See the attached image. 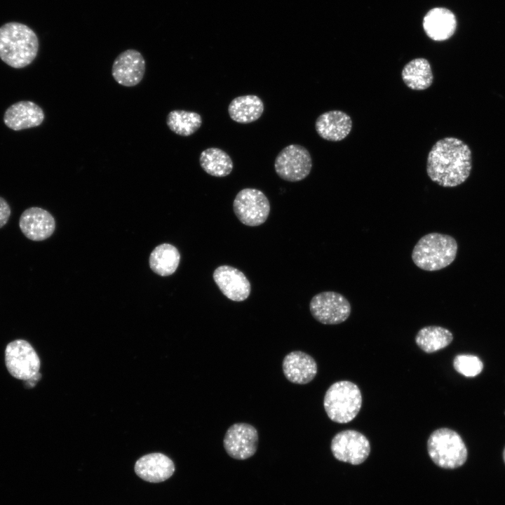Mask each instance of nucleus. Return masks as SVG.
<instances>
[{
    "label": "nucleus",
    "instance_id": "1",
    "mask_svg": "<svg viewBox=\"0 0 505 505\" xmlns=\"http://www.w3.org/2000/svg\"><path fill=\"white\" fill-rule=\"evenodd\" d=\"M472 168V154L462 140L447 137L438 140L429 152L426 173L431 181L443 187L464 183Z\"/></svg>",
    "mask_w": 505,
    "mask_h": 505
},
{
    "label": "nucleus",
    "instance_id": "2",
    "mask_svg": "<svg viewBox=\"0 0 505 505\" xmlns=\"http://www.w3.org/2000/svg\"><path fill=\"white\" fill-rule=\"evenodd\" d=\"M39 40L27 25L11 22L0 27V58L13 68H22L36 58Z\"/></svg>",
    "mask_w": 505,
    "mask_h": 505
},
{
    "label": "nucleus",
    "instance_id": "3",
    "mask_svg": "<svg viewBox=\"0 0 505 505\" xmlns=\"http://www.w3.org/2000/svg\"><path fill=\"white\" fill-rule=\"evenodd\" d=\"M457 243L451 236L437 232L423 236L415 245L412 260L419 269L434 271L449 266L455 259Z\"/></svg>",
    "mask_w": 505,
    "mask_h": 505
},
{
    "label": "nucleus",
    "instance_id": "4",
    "mask_svg": "<svg viewBox=\"0 0 505 505\" xmlns=\"http://www.w3.org/2000/svg\"><path fill=\"white\" fill-rule=\"evenodd\" d=\"M323 406L328 417L332 422L348 423L356 417L361 408V390L352 382H336L326 391Z\"/></svg>",
    "mask_w": 505,
    "mask_h": 505
},
{
    "label": "nucleus",
    "instance_id": "5",
    "mask_svg": "<svg viewBox=\"0 0 505 505\" xmlns=\"http://www.w3.org/2000/svg\"><path fill=\"white\" fill-rule=\"evenodd\" d=\"M427 450L434 464L445 469L462 466L468 456L466 446L460 435L449 428H440L431 433L427 440Z\"/></svg>",
    "mask_w": 505,
    "mask_h": 505
},
{
    "label": "nucleus",
    "instance_id": "6",
    "mask_svg": "<svg viewBox=\"0 0 505 505\" xmlns=\"http://www.w3.org/2000/svg\"><path fill=\"white\" fill-rule=\"evenodd\" d=\"M5 363L12 377L28 382L31 386L41 377L39 357L30 343L25 339H15L6 345Z\"/></svg>",
    "mask_w": 505,
    "mask_h": 505
},
{
    "label": "nucleus",
    "instance_id": "7",
    "mask_svg": "<svg viewBox=\"0 0 505 505\" xmlns=\"http://www.w3.org/2000/svg\"><path fill=\"white\" fill-rule=\"evenodd\" d=\"M274 168L279 177L285 181H301L309 175L312 168V159L304 147L290 144L276 156Z\"/></svg>",
    "mask_w": 505,
    "mask_h": 505
},
{
    "label": "nucleus",
    "instance_id": "8",
    "mask_svg": "<svg viewBox=\"0 0 505 505\" xmlns=\"http://www.w3.org/2000/svg\"><path fill=\"white\" fill-rule=\"evenodd\" d=\"M233 209L236 216L243 224L257 227L262 224L268 218L270 203L262 191L245 188L236 194Z\"/></svg>",
    "mask_w": 505,
    "mask_h": 505
},
{
    "label": "nucleus",
    "instance_id": "9",
    "mask_svg": "<svg viewBox=\"0 0 505 505\" xmlns=\"http://www.w3.org/2000/svg\"><path fill=\"white\" fill-rule=\"evenodd\" d=\"M312 316L325 325H337L350 316L351 307L348 299L335 291H324L315 295L310 301Z\"/></svg>",
    "mask_w": 505,
    "mask_h": 505
},
{
    "label": "nucleus",
    "instance_id": "10",
    "mask_svg": "<svg viewBox=\"0 0 505 505\" xmlns=\"http://www.w3.org/2000/svg\"><path fill=\"white\" fill-rule=\"evenodd\" d=\"M330 448L339 461L358 465L364 462L370 452V444L363 433L355 430H344L332 439Z\"/></svg>",
    "mask_w": 505,
    "mask_h": 505
},
{
    "label": "nucleus",
    "instance_id": "11",
    "mask_svg": "<svg viewBox=\"0 0 505 505\" xmlns=\"http://www.w3.org/2000/svg\"><path fill=\"white\" fill-rule=\"evenodd\" d=\"M258 440V433L253 426L248 423H236L227 430L223 445L229 456L244 460L254 455Z\"/></svg>",
    "mask_w": 505,
    "mask_h": 505
},
{
    "label": "nucleus",
    "instance_id": "12",
    "mask_svg": "<svg viewBox=\"0 0 505 505\" xmlns=\"http://www.w3.org/2000/svg\"><path fill=\"white\" fill-rule=\"evenodd\" d=\"M145 69L146 64L142 55L137 50L128 49L115 58L112 75L119 84L132 87L142 81Z\"/></svg>",
    "mask_w": 505,
    "mask_h": 505
},
{
    "label": "nucleus",
    "instance_id": "13",
    "mask_svg": "<svg viewBox=\"0 0 505 505\" xmlns=\"http://www.w3.org/2000/svg\"><path fill=\"white\" fill-rule=\"evenodd\" d=\"M213 278L222 293L232 301H244L250 294L251 285L248 279L234 267L222 265L217 267Z\"/></svg>",
    "mask_w": 505,
    "mask_h": 505
},
{
    "label": "nucleus",
    "instance_id": "14",
    "mask_svg": "<svg viewBox=\"0 0 505 505\" xmlns=\"http://www.w3.org/2000/svg\"><path fill=\"white\" fill-rule=\"evenodd\" d=\"M19 227L28 239L41 241L53 234L55 222L48 211L39 207H31L21 214Z\"/></svg>",
    "mask_w": 505,
    "mask_h": 505
},
{
    "label": "nucleus",
    "instance_id": "15",
    "mask_svg": "<svg viewBox=\"0 0 505 505\" xmlns=\"http://www.w3.org/2000/svg\"><path fill=\"white\" fill-rule=\"evenodd\" d=\"M134 470L141 479L149 483H161L170 478L175 467L173 460L164 454L154 452L137 460Z\"/></svg>",
    "mask_w": 505,
    "mask_h": 505
},
{
    "label": "nucleus",
    "instance_id": "16",
    "mask_svg": "<svg viewBox=\"0 0 505 505\" xmlns=\"http://www.w3.org/2000/svg\"><path fill=\"white\" fill-rule=\"evenodd\" d=\"M282 368L286 379L297 384H306L311 382L318 370L314 358L301 351L288 354L283 360Z\"/></svg>",
    "mask_w": 505,
    "mask_h": 505
},
{
    "label": "nucleus",
    "instance_id": "17",
    "mask_svg": "<svg viewBox=\"0 0 505 505\" xmlns=\"http://www.w3.org/2000/svg\"><path fill=\"white\" fill-rule=\"evenodd\" d=\"M45 115L43 109L32 101H20L11 105L5 112L4 121L13 130H20L40 126Z\"/></svg>",
    "mask_w": 505,
    "mask_h": 505
},
{
    "label": "nucleus",
    "instance_id": "18",
    "mask_svg": "<svg viewBox=\"0 0 505 505\" xmlns=\"http://www.w3.org/2000/svg\"><path fill=\"white\" fill-rule=\"evenodd\" d=\"M352 128L349 115L340 110H331L321 114L316 120L315 129L323 139L338 142L346 138Z\"/></svg>",
    "mask_w": 505,
    "mask_h": 505
},
{
    "label": "nucleus",
    "instance_id": "19",
    "mask_svg": "<svg viewBox=\"0 0 505 505\" xmlns=\"http://www.w3.org/2000/svg\"><path fill=\"white\" fill-rule=\"evenodd\" d=\"M422 26L428 37L436 41H443L454 34L457 19L450 10L444 7H435L424 15Z\"/></svg>",
    "mask_w": 505,
    "mask_h": 505
},
{
    "label": "nucleus",
    "instance_id": "20",
    "mask_svg": "<svg viewBox=\"0 0 505 505\" xmlns=\"http://www.w3.org/2000/svg\"><path fill=\"white\" fill-rule=\"evenodd\" d=\"M264 103L255 95H241L233 99L229 105L230 118L240 123H250L259 119L264 112Z\"/></svg>",
    "mask_w": 505,
    "mask_h": 505
},
{
    "label": "nucleus",
    "instance_id": "21",
    "mask_svg": "<svg viewBox=\"0 0 505 505\" xmlns=\"http://www.w3.org/2000/svg\"><path fill=\"white\" fill-rule=\"evenodd\" d=\"M401 77L408 88L415 90L428 88L433 81L431 65L424 58H415L408 62L402 69Z\"/></svg>",
    "mask_w": 505,
    "mask_h": 505
},
{
    "label": "nucleus",
    "instance_id": "22",
    "mask_svg": "<svg viewBox=\"0 0 505 505\" xmlns=\"http://www.w3.org/2000/svg\"><path fill=\"white\" fill-rule=\"evenodd\" d=\"M199 163L206 173L217 177L229 175L234 167L230 156L217 147H210L202 151L199 156Z\"/></svg>",
    "mask_w": 505,
    "mask_h": 505
},
{
    "label": "nucleus",
    "instance_id": "23",
    "mask_svg": "<svg viewBox=\"0 0 505 505\" xmlns=\"http://www.w3.org/2000/svg\"><path fill=\"white\" fill-rule=\"evenodd\" d=\"M180 254L173 245L163 243L156 246L149 256V267L157 274L166 276L173 274L178 267Z\"/></svg>",
    "mask_w": 505,
    "mask_h": 505
},
{
    "label": "nucleus",
    "instance_id": "24",
    "mask_svg": "<svg viewBox=\"0 0 505 505\" xmlns=\"http://www.w3.org/2000/svg\"><path fill=\"white\" fill-rule=\"evenodd\" d=\"M453 340L452 333L447 329L436 325L421 328L415 337L417 345L423 351L431 354L447 346Z\"/></svg>",
    "mask_w": 505,
    "mask_h": 505
},
{
    "label": "nucleus",
    "instance_id": "25",
    "mask_svg": "<svg viewBox=\"0 0 505 505\" xmlns=\"http://www.w3.org/2000/svg\"><path fill=\"white\" fill-rule=\"evenodd\" d=\"M166 124L175 134L187 137L200 128L202 125V118L195 112L175 109L168 114Z\"/></svg>",
    "mask_w": 505,
    "mask_h": 505
},
{
    "label": "nucleus",
    "instance_id": "26",
    "mask_svg": "<svg viewBox=\"0 0 505 505\" xmlns=\"http://www.w3.org/2000/svg\"><path fill=\"white\" fill-rule=\"evenodd\" d=\"M453 367L459 374L466 377H474L482 372L483 363L477 356L459 354L454 357Z\"/></svg>",
    "mask_w": 505,
    "mask_h": 505
},
{
    "label": "nucleus",
    "instance_id": "27",
    "mask_svg": "<svg viewBox=\"0 0 505 505\" xmlns=\"http://www.w3.org/2000/svg\"><path fill=\"white\" fill-rule=\"evenodd\" d=\"M11 210L8 202L0 196V229L8 221Z\"/></svg>",
    "mask_w": 505,
    "mask_h": 505
},
{
    "label": "nucleus",
    "instance_id": "28",
    "mask_svg": "<svg viewBox=\"0 0 505 505\" xmlns=\"http://www.w3.org/2000/svg\"><path fill=\"white\" fill-rule=\"evenodd\" d=\"M503 459H504V463H505V447H504V451H503Z\"/></svg>",
    "mask_w": 505,
    "mask_h": 505
}]
</instances>
